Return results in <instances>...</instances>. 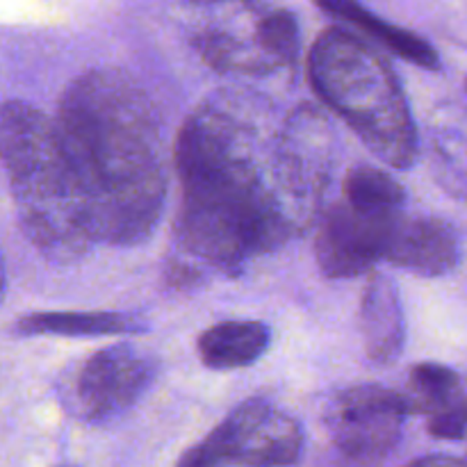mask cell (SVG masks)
Here are the masks:
<instances>
[{"label": "cell", "mask_w": 467, "mask_h": 467, "mask_svg": "<svg viewBox=\"0 0 467 467\" xmlns=\"http://www.w3.org/2000/svg\"><path fill=\"white\" fill-rule=\"evenodd\" d=\"M59 467H78V465H59Z\"/></svg>", "instance_id": "cell-21"}, {"label": "cell", "mask_w": 467, "mask_h": 467, "mask_svg": "<svg viewBox=\"0 0 467 467\" xmlns=\"http://www.w3.org/2000/svg\"><path fill=\"white\" fill-rule=\"evenodd\" d=\"M410 404H413V415H431L450 409L465 400L463 383L454 369L445 368L441 363H420L410 369Z\"/></svg>", "instance_id": "cell-16"}, {"label": "cell", "mask_w": 467, "mask_h": 467, "mask_svg": "<svg viewBox=\"0 0 467 467\" xmlns=\"http://www.w3.org/2000/svg\"><path fill=\"white\" fill-rule=\"evenodd\" d=\"M315 3L327 14H333L340 21H347L354 27H358V30H363L377 44H381L390 53L404 57L406 62L429 68V71H436L441 67V57H438L436 48L427 39H422L420 35L404 30L400 26H392L386 18L369 12L358 0H315Z\"/></svg>", "instance_id": "cell-13"}, {"label": "cell", "mask_w": 467, "mask_h": 467, "mask_svg": "<svg viewBox=\"0 0 467 467\" xmlns=\"http://www.w3.org/2000/svg\"><path fill=\"white\" fill-rule=\"evenodd\" d=\"M55 123L96 244L150 237L169 173L162 119L140 82L119 68L85 71L64 89Z\"/></svg>", "instance_id": "cell-2"}, {"label": "cell", "mask_w": 467, "mask_h": 467, "mask_svg": "<svg viewBox=\"0 0 467 467\" xmlns=\"http://www.w3.org/2000/svg\"><path fill=\"white\" fill-rule=\"evenodd\" d=\"M409 415H413L409 395L381 386H358L331 401L327 427L342 454L374 463L400 445Z\"/></svg>", "instance_id": "cell-7"}, {"label": "cell", "mask_w": 467, "mask_h": 467, "mask_svg": "<svg viewBox=\"0 0 467 467\" xmlns=\"http://www.w3.org/2000/svg\"><path fill=\"white\" fill-rule=\"evenodd\" d=\"M0 140L21 231L50 263H78L96 242L55 119L23 100H7Z\"/></svg>", "instance_id": "cell-3"}, {"label": "cell", "mask_w": 467, "mask_h": 467, "mask_svg": "<svg viewBox=\"0 0 467 467\" xmlns=\"http://www.w3.org/2000/svg\"><path fill=\"white\" fill-rule=\"evenodd\" d=\"M409 467H467V461L451 459V456H427V459L413 461Z\"/></svg>", "instance_id": "cell-20"}, {"label": "cell", "mask_w": 467, "mask_h": 467, "mask_svg": "<svg viewBox=\"0 0 467 467\" xmlns=\"http://www.w3.org/2000/svg\"><path fill=\"white\" fill-rule=\"evenodd\" d=\"M222 465L290 467L304 451V431L267 400H246L208 438Z\"/></svg>", "instance_id": "cell-8"}, {"label": "cell", "mask_w": 467, "mask_h": 467, "mask_svg": "<svg viewBox=\"0 0 467 467\" xmlns=\"http://www.w3.org/2000/svg\"><path fill=\"white\" fill-rule=\"evenodd\" d=\"M158 377V360L132 345L96 351L71 369L64 401L76 418L105 424L137 404Z\"/></svg>", "instance_id": "cell-6"}, {"label": "cell", "mask_w": 467, "mask_h": 467, "mask_svg": "<svg viewBox=\"0 0 467 467\" xmlns=\"http://www.w3.org/2000/svg\"><path fill=\"white\" fill-rule=\"evenodd\" d=\"M272 345V331L267 324L254 319H231L219 322L201 333L199 358L205 368L226 372V369L249 368L265 356Z\"/></svg>", "instance_id": "cell-12"}, {"label": "cell", "mask_w": 467, "mask_h": 467, "mask_svg": "<svg viewBox=\"0 0 467 467\" xmlns=\"http://www.w3.org/2000/svg\"><path fill=\"white\" fill-rule=\"evenodd\" d=\"M438 178L451 194L467 196V137L461 132L445 135L433 144Z\"/></svg>", "instance_id": "cell-17"}, {"label": "cell", "mask_w": 467, "mask_h": 467, "mask_svg": "<svg viewBox=\"0 0 467 467\" xmlns=\"http://www.w3.org/2000/svg\"><path fill=\"white\" fill-rule=\"evenodd\" d=\"M386 263L418 276H445L461 263L459 233L438 217L401 214L388 244Z\"/></svg>", "instance_id": "cell-10"}, {"label": "cell", "mask_w": 467, "mask_h": 467, "mask_svg": "<svg viewBox=\"0 0 467 467\" xmlns=\"http://www.w3.org/2000/svg\"><path fill=\"white\" fill-rule=\"evenodd\" d=\"M146 324L128 313H27L16 319L14 333L21 337L57 336V337H105V336H135L144 333Z\"/></svg>", "instance_id": "cell-14"}, {"label": "cell", "mask_w": 467, "mask_h": 467, "mask_svg": "<svg viewBox=\"0 0 467 467\" xmlns=\"http://www.w3.org/2000/svg\"><path fill=\"white\" fill-rule=\"evenodd\" d=\"M192 44L222 73L267 76L295 67L299 26L295 14L265 0H187Z\"/></svg>", "instance_id": "cell-5"}, {"label": "cell", "mask_w": 467, "mask_h": 467, "mask_svg": "<svg viewBox=\"0 0 467 467\" xmlns=\"http://www.w3.org/2000/svg\"><path fill=\"white\" fill-rule=\"evenodd\" d=\"M360 331L365 354L372 363L390 365L404 354L406 319L395 281L372 274L360 301Z\"/></svg>", "instance_id": "cell-11"}, {"label": "cell", "mask_w": 467, "mask_h": 467, "mask_svg": "<svg viewBox=\"0 0 467 467\" xmlns=\"http://www.w3.org/2000/svg\"><path fill=\"white\" fill-rule=\"evenodd\" d=\"M176 467H223L219 463L217 454H214L213 450H210L208 442H199V445H194L192 450H187L185 454L178 459Z\"/></svg>", "instance_id": "cell-19"}, {"label": "cell", "mask_w": 467, "mask_h": 467, "mask_svg": "<svg viewBox=\"0 0 467 467\" xmlns=\"http://www.w3.org/2000/svg\"><path fill=\"white\" fill-rule=\"evenodd\" d=\"M315 94L381 162L410 169L418 160V128L390 64L345 27H328L308 57Z\"/></svg>", "instance_id": "cell-4"}, {"label": "cell", "mask_w": 467, "mask_h": 467, "mask_svg": "<svg viewBox=\"0 0 467 467\" xmlns=\"http://www.w3.org/2000/svg\"><path fill=\"white\" fill-rule=\"evenodd\" d=\"M345 201L363 213L397 214L404 213L406 190L383 169L358 164L345 178Z\"/></svg>", "instance_id": "cell-15"}, {"label": "cell", "mask_w": 467, "mask_h": 467, "mask_svg": "<svg viewBox=\"0 0 467 467\" xmlns=\"http://www.w3.org/2000/svg\"><path fill=\"white\" fill-rule=\"evenodd\" d=\"M465 89H467V80H465Z\"/></svg>", "instance_id": "cell-22"}, {"label": "cell", "mask_w": 467, "mask_h": 467, "mask_svg": "<svg viewBox=\"0 0 467 467\" xmlns=\"http://www.w3.org/2000/svg\"><path fill=\"white\" fill-rule=\"evenodd\" d=\"M427 429L433 438L441 441H461L467 436V397L459 404L441 410L427 420Z\"/></svg>", "instance_id": "cell-18"}, {"label": "cell", "mask_w": 467, "mask_h": 467, "mask_svg": "<svg viewBox=\"0 0 467 467\" xmlns=\"http://www.w3.org/2000/svg\"><path fill=\"white\" fill-rule=\"evenodd\" d=\"M404 213L377 214L351 208L347 201L319 217L315 258L328 278H354L386 260L392 231Z\"/></svg>", "instance_id": "cell-9"}, {"label": "cell", "mask_w": 467, "mask_h": 467, "mask_svg": "<svg viewBox=\"0 0 467 467\" xmlns=\"http://www.w3.org/2000/svg\"><path fill=\"white\" fill-rule=\"evenodd\" d=\"M255 96L222 91L205 99L178 132L181 176L178 283L203 274L235 276L254 258L281 249L317 210L319 194L287 140L269 126Z\"/></svg>", "instance_id": "cell-1"}]
</instances>
